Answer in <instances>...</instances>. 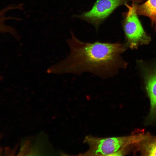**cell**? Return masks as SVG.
Instances as JSON below:
<instances>
[{"mask_svg":"<svg viewBox=\"0 0 156 156\" xmlns=\"http://www.w3.org/2000/svg\"><path fill=\"white\" fill-rule=\"evenodd\" d=\"M131 1H135V0H131Z\"/></svg>","mask_w":156,"mask_h":156,"instance_id":"obj_9","label":"cell"},{"mask_svg":"<svg viewBox=\"0 0 156 156\" xmlns=\"http://www.w3.org/2000/svg\"><path fill=\"white\" fill-rule=\"evenodd\" d=\"M136 10L138 15L150 18L156 31V0H147L141 5L136 4Z\"/></svg>","mask_w":156,"mask_h":156,"instance_id":"obj_7","label":"cell"},{"mask_svg":"<svg viewBox=\"0 0 156 156\" xmlns=\"http://www.w3.org/2000/svg\"><path fill=\"white\" fill-rule=\"evenodd\" d=\"M145 133L128 136L100 138L87 136L84 142L90 147L83 155L118 156L127 153L130 146L141 140Z\"/></svg>","mask_w":156,"mask_h":156,"instance_id":"obj_2","label":"cell"},{"mask_svg":"<svg viewBox=\"0 0 156 156\" xmlns=\"http://www.w3.org/2000/svg\"><path fill=\"white\" fill-rule=\"evenodd\" d=\"M128 9L124 21V30L127 41L124 44L127 49L137 48L139 45L148 44L151 38L145 32L136 13V4L125 3Z\"/></svg>","mask_w":156,"mask_h":156,"instance_id":"obj_3","label":"cell"},{"mask_svg":"<svg viewBox=\"0 0 156 156\" xmlns=\"http://www.w3.org/2000/svg\"><path fill=\"white\" fill-rule=\"evenodd\" d=\"M67 42L69 53L64 59L50 67L47 73L79 75L87 72L106 78L126 67L127 64L121 56L127 49L124 44L85 42L72 33Z\"/></svg>","mask_w":156,"mask_h":156,"instance_id":"obj_1","label":"cell"},{"mask_svg":"<svg viewBox=\"0 0 156 156\" xmlns=\"http://www.w3.org/2000/svg\"><path fill=\"white\" fill-rule=\"evenodd\" d=\"M141 155L156 156V137L146 133L144 138L133 146Z\"/></svg>","mask_w":156,"mask_h":156,"instance_id":"obj_6","label":"cell"},{"mask_svg":"<svg viewBox=\"0 0 156 156\" xmlns=\"http://www.w3.org/2000/svg\"><path fill=\"white\" fill-rule=\"evenodd\" d=\"M125 0H97L92 8L81 15L84 19L93 22L102 21L107 17Z\"/></svg>","mask_w":156,"mask_h":156,"instance_id":"obj_5","label":"cell"},{"mask_svg":"<svg viewBox=\"0 0 156 156\" xmlns=\"http://www.w3.org/2000/svg\"><path fill=\"white\" fill-rule=\"evenodd\" d=\"M19 5H11L0 10V32L9 33L15 36H17L15 30L11 27L5 24V22L9 19H13L12 18L6 16V14L8 11L13 9H19Z\"/></svg>","mask_w":156,"mask_h":156,"instance_id":"obj_8","label":"cell"},{"mask_svg":"<svg viewBox=\"0 0 156 156\" xmlns=\"http://www.w3.org/2000/svg\"><path fill=\"white\" fill-rule=\"evenodd\" d=\"M140 64L144 79L145 87L150 103L148 117V122L156 119V62L148 65Z\"/></svg>","mask_w":156,"mask_h":156,"instance_id":"obj_4","label":"cell"}]
</instances>
